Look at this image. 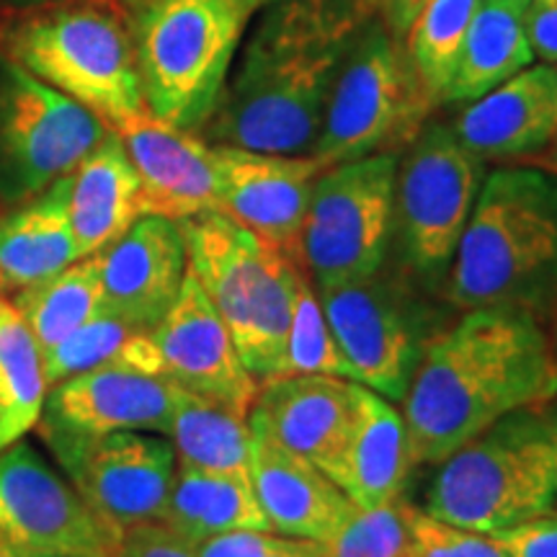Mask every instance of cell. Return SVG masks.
<instances>
[{"instance_id":"1","label":"cell","mask_w":557,"mask_h":557,"mask_svg":"<svg viewBox=\"0 0 557 557\" xmlns=\"http://www.w3.org/2000/svg\"><path fill=\"white\" fill-rule=\"evenodd\" d=\"M374 0H274L243 47L218 109L199 135L209 145L269 156H312L333 83Z\"/></svg>"},{"instance_id":"2","label":"cell","mask_w":557,"mask_h":557,"mask_svg":"<svg viewBox=\"0 0 557 557\" xmlns=\"http://www.w3.org/2000/svg\"><path fill=\"white\" fill-rule=\"evenodd\" d=\"M557 398V354L542 320L511 308L465 310L434 333L403 398L413 465H438L513 410Z\"/></svg>"},{"instance_id":"3","label":"cell","mask_w":557,"mask_h":557,"mask_svg":"<svg viewBox=\"0 0 557 557\" xmlns=\"http://www.w3.org/2000/svg\"><path fill=\"white\" fill-rule=\"evenodd\" d=\"M451 310L511 308L557 315V173L504 165L487 173L442 287Z\"/></svg>"},{"instance_id":"4","label":"cell","mask_w":557,"mask_h":557,"mask_svg":"<svg viewBox=\"0 0 557 557\" xmlns=\"http://www.w3.org/2000/svg\"><path fill=\"white\" fill-rule=\"evenodd\" d=\"M557 410L532 406L498 418L438 462L423 511L451 527L496 534L555 508Z\"/></svg>"},{"instance_id":"5","label":"cell","mask_w":557,"mask_h":557,"mask_svg":"<svg viewBox=\"0 0 557 557\" xmlns=\"http://www.w3.org/2000/svg\"><path fill=\"white\" fill-rule=\"evenodd\" d=\"M189 269L256 382L282 374L297 259L222 212L178 222Z\"/></svg>"},{"instance_id":"6","label":"cell","mask_w":557,"mask_h":557,"mask_svg":"<svg viewBox=\"0 0 557 557\" xmlns=\"http://www.w3.org/2000/svg\"><path fill=\"white\" fill-rule=\"evenodd\" d=\"M250 13L248 0H145L139 5L132 45L152 116L199 135L218 109Z\"/></svg>"},{"instance_id":"7","label":"cell","mask_w":557,"mask_h":557,"mask_svg":"<svg viewBox=\"0 0 557 557\" xmlns=\"http://www.w3.org/2000/svg\"><path fill=\"white\" fill-rule=\"evenodd\" d=\"M438 103L377 11L367 18L333 83L312 158L323 169L408 148Z\"/></svg>"},{"instance_id":"8","label":"cell","mask_w":557,"mask_h":557,"mask_svg":"<svg viewBox=\"0 0 557 557\" xmlns=\"http://www.w3.org/2000/svg\"><path fill=\"white\" fill-rule=\"evenodd\" d=\"M485 181V163L449 124H423L400 152L393 197V248L406 274L442 292L459 238Z\"/></svg>"},{"instance_id":"9","label":"cell","mask_w":557,"mask_h":557,"mask_svg":"<svg viewBox=\"0 0 557 557\" xmlns=\"http://www.w3.org/2000/svg\"><path fill=\"white\" fill-rule=\"evenodd\" d=\"M9 50L13 62L94 111L109 129L148 111L135 45L107 11L60 5L16 26Z\"/></svg>"},{"instance_id":"10","label":"cell","mask_w":557,"mask_h":557,"mask_svg":"<svg viewBox=\"0 0 557 557\" xmlns=\"http://www.w3.org/2000/svg\"><path fill=\"white\" fill-rule=\"evenodd\" d=\"M398 158L377 152L320 171L295 250L318 289L387 267Z\"/></svg>"},{"instance_id":"11","label":"cell","mask_w":557,"mask_h":557,"mask_svg":"<svg viewBox=\"0 0 557 557\" xmlns=\"http://www.w3.org/2000/svg\"><path fill=\"white\" fill-rule=\"evenodd\" d=\"M107 122L13 60H0V199L50 189L109 135Z\"/></svg>"},{"instance_id":"12","label":"cell","mask_w":557,"mask_h":557,"mask_svg":"<svg viewBox=\"0 0 557 557\" xmlns=\"http://www.w3.org/2000/svg\"><path fill=\"white\" fill-rule=\"evenodd\" d=\"M39 431L83 504L116 537L137 524L163 521L176 475V449L169 438L150 431Z\"/></svg>"},{"instance_id":"13","label":"cell","mask_w":557,"mask_h":557,"mask_svg":"<svg viewBox=\"0 0 557 557\" xmlns=\"http://www.w3.org/2000/svg\"><path fill=\"white\" fill-rule=\"evenodd\" d=\"M318 292L333 336L359 385L403 403L429 341L421 336L423 325L410 276L403 269L400 274H389L382 267L364 278Z\"/></svg>"},{"instance_id":"14","label":"cell","mask_w":557,"mask_h":557,"mask_svg":"<svg viewBox=\"0 0 557 557\" xmlns=\"http://www.w3.org/2000/svg\"><path fill=\"white\" fill-rule=\"evenodd\" d=\"M0 534L26 553L62 557H120L122 545L75 487L21 438L0 449Z\"/></svg>"},{"instance_id":"15","label":"cell","mask_w":557,"mask_h":557,"mask_svg":"<svg viewBox=\"0 0 557 557\" xmlns=\"http://www.w3.org/2000/svg\"><path fill=\"white\" fill-rule=\"evenodd\" d=\"M150 336L158 351L160 377L248 418L259 382L250 377L225 320L191 269L186 271L176 302Z\"/></svg>"},{"instance_id":"16","label":"cell","mask_w":557,"mask_h":557,"mask_svg":"<svg viewBox=\"0 0 557 557\" xmlns=\"http://www.w3.org/2000/svg\"><path fill=\"white\" fill-rule=\"evenodd\" d=\"M139 178L143 214L184 222L220 212V178L212 145L197 132L160 122L150 111L116 124Z\"/></svg>"},{"instance_id":"17","label":"cell","mask_w":557,"mask_h":557,"mask_svg":"<svg viewBox=\"0 0 557 557\" xmlns=\"http://www.w3.org/2000/svg\"><path fill=\"white\" fill-rule=\"evenodd\" d=\"M220 178V212L271 246L295 256L299 230L320 171L312 156H269L212 145Z\"/></svg>"},{"instance_id":"18","label":"cell","mask_w":557,"mask_h":557,"mask_svg":"<svg viewBox=\"0 0 557 557\" xmlns=\"http://www.w3.org/2000/svg\"><path fill=\"white\" fill-rule=\"evenodd\" d=\"M181 387L122 364L75 374L45 395L39 429L65 434L150 431L169 436Z\"/></svg>"},{"instance_id":"19","label":"cell","mask_w":557,"mask_h":557,"mask_svg":"<svg viewBox=\"0 0 557 557\" xmlns=\"http://www.w3.org/2000/svg\"><path fill=\"white\" fill-rule=\"evenodd\" d=\"M483 163L540 160L557 132V65H529L470 101L449 124Z\"/></svg>"},{"instance_id":"20","label":"cell","mask_w":557,"mask_h":557,"mask_svg":"<svg viewBox=\"0 0 557 557\" xmlns=\"http://www.w3.org/2000/svg\"><path fill=\"white\" fill-rule=\"evenodd\" d=\"M99 259L107 310L139 331L163 320L189 271L178 222L156 214H143Z\"/></svg>"},{"instance_id":"21","label":"cell","mask_w":557,"mask_h":557,"mask_svg":"<svg viewBox=\"0 0 557 557\" xmlns=\"http://www.w3.org/2000/svg\"><path fill=\"white\" fill-rule=\"evenodd\" d=\"M248 475L271 529L292 540H329L357 504L336 480L282 447L253 413H248Z\"/></svg>"},{"instance_id":"22","label":"cell","mask_w":557,"mask_h":557,"mask_svg":"<svg viewBox=\"0 0 557 557\" xmlns=\"http://www.w3.org/2000/svg\"><path fill=\"white\" fill-rule=\"evenodd\" d=\"M282 447L338 480L354 421V382L329 374H282L259 382L253 408Z\"/></svg>"},{"instance_id":"23","label":"cell","mask_w":557,"mask_h":557,"mask_svg":"<svg viewBox=\"0 0 557 557\" xmlns=\"http://www.w3.org/2000/svg\"><path fill=\"white\" fill-rule=\"evenodd\" d=\"M413 468L403 410L354 382V421L336 483L359 508L385 506L406 491Z\"/></svg>"},{"instance_id":"24","label":"cell","mask_w":557,"mask_h":557,"mask_svg":"<svg viewBox=\"0 0 557 557\" xmlns=\"http://www.w3.org/2000/svg\"><path fill=\"white\" fill-rule=\"evenodd\" d=\"M67 212L81 259L101 253L143 218L137 171L114 129L67 173Z\"/></svg>"},{"instance_id":"25","label":"cell","mask_w":557,"mask_h":557,"mask_svg":"<svg viewBox=\"0 0 557 557\" xmlns=\"http://www.w3.org/2000/svg\"><path fill=\"white\" fill-rule=\"evenodd\" d=\"M81 259L67 212V176L0 218V287L24 289Z\"/></svg>"},{"instance_id":"26","label":"cell","mask_w":557,"mask_h":557,"mask_svg":"<svg viewBox=\"0 0 557 557\" xmlns=\"http://www.w3.org/2000/svg\"><path fill=\"white\" fill-rule=\"evenodd\" d=\"M163 524L191 545L240 529L274 532L248 472H214L181 462H176Z\"/></svg>"},{"instance_id":"27","label":"cell","mask_w":557,"mask_h":557,"mask_svg":"<svg viewBox=\"0 0 557 557\" xmlns=\"http://www.w3.org/2000/svg\"><path fill=\"white\" fill-rule=\"evenodd\" d=\"M532 62L524 9L504 0H480L444 103L475 101Z\"/></svg>"},{"instance_id":"28","label":"cell","mask_w":557,"mask_h":557,"mask_svg":"<svg viewBox=\"0 0 557 557\" xmlns=\"http://www.w3.org/2000/svg\"><path fill=\"white\" fill-rule=\"evenodd\" d=\"M11 302L29 329L39 354H47L107 310L99 253L78 259L58 274L18 289Z\"/></svg>"},{"instance_id":"29","label":"cell","mask_w":557,"mask_h":557,"mask_svg":"<svg viewBox=\"0 0 557 557\" xmlns=\"http://www.w3.org/2000/svg\"><path fill=\"white\" fill-rule=\"evenodd\" d=\"M169 436L181 465L214 472H248V418L184 387L173 408Z\"/></svg>"},{"instance_id":"30","label":"cell","mask_w":557,"mask_h":557,"mask_svg":"<svg viewBox=\"0 0 557 557\" xmlns=\"http://www.w3.org/2000/svg\"><path fill=\"white\" fill-rule=\"evenodd\" d=\"M45 395L39 348L11 299L0 297V449L37 426Z\"/></svg>"},{"instance_id":"31","label":"cell","mask_w":557,"mask_h":557,"mask_svg":"<svg viewBox=\"0 0 557 557\" xmlns=\"http://www.w3.org/2000/svg\"><path fill=\"white\" fill-rule=\"evenodd\" d=\"M480 0H429L406 37L408 58L436 103L447 99Z\"/></svg>"},{"instance_id":"32","label":"cell","mask_w":557,"mask_h":557,"mask_svg":"<svg viewBox=\"0 0 557 557\" xmlns=\"http://www.w3.org/2000/svg\"><path fill=\"white\" fill-rule=\"evenodd\" d=\"M282 374H329V377L357 382V374H354L336 336H333L315 282L299 261L295 271V289H292V318Z\"/></svg>"},{"instance_id":"33","label":"cell","mask_w":557,"mask_h":557,"mask_svg":"<svg viewBox=\"0 0 557 557\" xmlns=\"http://www.w3.org/2000/svg\"><path fill=\"white\" fill-rule=\"evenodd\" d=\"M139 333L145 331L124 323V320L116 318L114 312H99V315L88 320L86 325H81L78 331H73L67 338H62L58 346H52L50 351L41 354V369H45L47 389L75 377V374L90 372V369L96 367H127L132 344H135Z\"/></svg>"},{"instance_id":"34","label":"cell","mask_w":557,"mask_h":557,"mask_svg":"<svg viewBox=\"0 0 557 557\" xmlns=\"http://www.w3.org/2000/svg\"><path fill=\"white\" fill-rule=\"evenodd\" d=\"M408 511L403 496L385 506H357L329 540L315 542L318 557H408Z\"/></svg>"},{"instance_id":"35","label":"cell","mask_w":557,"mask_h":557,"mask_svg":"<svg viewBox=\"0 0 557 557\" xmlns=\"http://www.w3.org/2000/svg\"><path fill=\"white\" fill-rule=\"evenodd\" d=\"M408 557H506L491 534L451 527L416 506L408 511Z\"/></svg>"},{"instance_id":"36","label":"cell","mask_w":557,"mask_h":557,"mask_svg":"<svg viewBox=\"0 0 557 557\" xmlns=\"http://www.w3.org/2000/svg\"><path fill=\"white\" fill-rule=\"evenodd\" d=\"M506 557H557V511L491 534Z\"/></svg>"},{"instance_id":"37","label":"cell","mask_w":557,"mask_h":557,"mask_svg":"<svg viewBox=\"0 0 557 557\" xmlns=\"http://www.w3.org/2000/svg\"><path fill=\"white\" fill-rule=\"evenodd\" d=\"M289 542L292 537H282L276 532L240 529V532L201 540L199 545H194V553L197 557H276L289 547Z\"/></svg>"},{"instance_id":"38","label":"cell","mask_w":557,"mask_h":557,"mask_svg":"<svg viewBox=\"0 0 557 557\" xmlns=\"http://www.w3.org/2000/svg\"><path fill=\"white\" fill-rule=\"evenodd\" d=\"M120 557H197V553L191 542L181 540L163 521H148L122 534Z\"/></svg>"},{"instance_id":"39","label":"cell","mask_w":557,"mask_h":557,"mask_svg":"<svg viewBox=\"0 0 557 557\" xmlns=\"http://www.w3.org/2000/svg\"><path fill=\"white\" fill-rule=\"evenodd\" d=\"M524 29L534 60L557 65V0H529Z\"/></svg>"},{"instance_id":"40","label":"cell","mask_w":557,"mask_h":557,"mask_svg":"<svg viewBox=\"0 0 557 557\" xmlns=\"http://www.w3.org/2000/svg\"><path fill=\"white\" fill-rule=\"evenodd\" d=\"M429 0H374V11L380 13L382 24L395 39L406 41L410 26L418 18V13L426 9Z\"/></svg>"},{"instance_id":"41","label":"cell","mask_w":557,"mask_h":557,"mask_svg":"<svg viewBox=\"0 0 557 557\" xmlns=\"http://www.w3.org/2000/svg\"><path fill=\"white\" fill-rule=\"evenodd\" d=\"M276 557H318L315 542L310 540H292L289 547L284 553H278Z\"/></svg>"},{"instance_id":"42","label":"cell","mask_w":557,"mask_h":557,"mask_svg":"<svg viewBox=\"0 0 557 557\" xmlns=\"http://www.w3.org/2000/svg\"><path fill=\"white\" fill-rule=\"evenodd\" d=\"M0 557H24V553L0 534Z\"/></svg>"},{"instance_id":"43","label":"cell","mask_w":557,"mask_h":557,"mask_svg":"<svg viewBox=\"0 0 557 557\" xmlns=\"http://www.w3.org/2000/svg\"><path fill=\"white\" fill-rule=\"evenodd\" d=\"M545 169H549V171H555L557 173V132H555V139H553V145H549V150L545 152Z\"/></svg>"},{"instance_id":"44","label":"cell","mask_w":557,"mask_h":557,"mask_svg":"<svg viewBox=\"0 0 557 557\" xmlns=\"http://www.w3.org/2000/svg\"><path fill=\"white\" fill-rule=\"evenodd\" d=\"M11 5H21V9H32V5H47V3H62V0H5Z\"/></svg>"},{"instance_id":"45","label":"cell","mask_w":557,"mask_h":557,"mask_svg":"<svg viewBox=\"0 0 557 557\" xmlns=\"http://www.w3.org/2000/svg\"><path fill=\"white\" fill-rule=\"evenodd\" d=\"M271 3H274V0H248V5H250V9H253V11L267 9V5H271Z\"/></svg>"},{"instance_id":"46","label":"cell","mask_w":557,"mask_h":557,"mask_svg":"<svg viewBox=\"0 0 557 557\" xmlns=\"http://www.w3.org/2000/svg\"><path fill=\"white\" fill-rule=\"evenodd\" d=\"M24 557H62V555H47V553H26V549H21Z\"/></svg>"},{"instance_id":"47","label":"cell","mask_w":557,"mask_h":557,"mask_svg":"<svg viewBox=\"0 0 557 557\" xmlns=\"http://www.w3.org/2000/svg\"><path fill=\"white\" fill-rule=\"evenodd\" d=\"M504 3H511V5H519V9H527L529 0H504Z\"/></svg>"},{"instance_id":"48","label":"cell","mask_w":557,"mask_h":557,"mask_svg":"<svg viewBox=\"0 0 557 557\" xmlns=\"http://www.w3.org/2000/svg\"><path fill=\"white\" fill-rule=\"evenodd\" d=\"M555 354H557V333H555Z\"/></svg>"}]
</instances>
